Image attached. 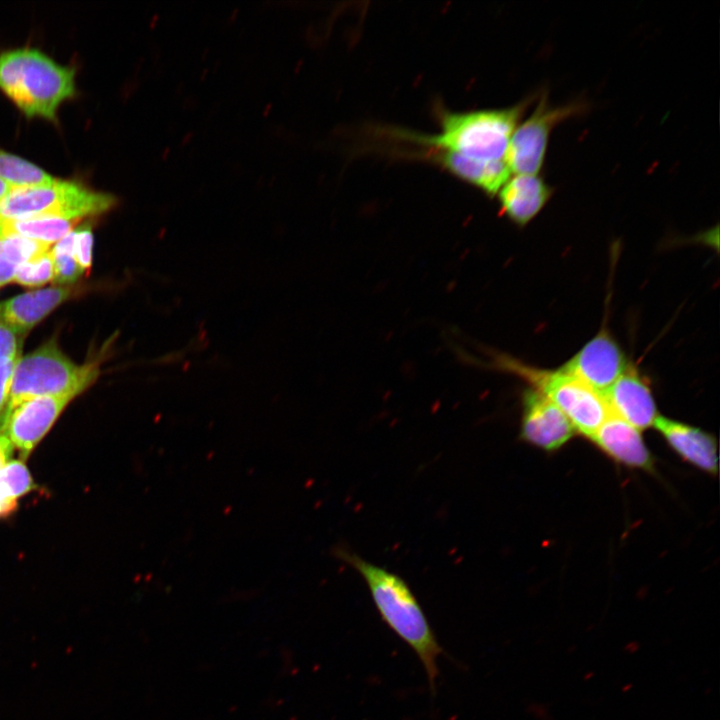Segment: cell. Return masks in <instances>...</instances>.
Segmentation results:
<instances>
[{"label":"cell","instance_id":"6da1fadb","mask_svg":"<svg viewBox=\"0 0 720 720\" xmlns=\"http://www.w3.org/2000/svg\"><path fill=\"white\" fill-rule=\"evenodd\" d=\"M336 555L361 575L380 617L414 651L434 689L442 650L409 585L397 574L345 548H338Z\"/></svg>","mask_w":720,"mask_h":720},{"label":"cell","instance_id":"7a4b0ae2","mask_svg":"<svg viewBox=\"0 0 720 720\" xmlns=\"http://www.w3.org/2000/svg\"><path fill=\"white\" fill-rule=\"evenodd\" d=\"M530 103L531 100H526L509 108L461 113L442 111L439 133L427 136L405 132L399 136L437 151L502 161L517 123Z\"/></svg>","mask_w":720,"mask_h":720},{"label":"cell","instance_id":"3957f363","mask_svg":"<svg viewBox=\"0 0 720 720\" xmlns=\"http://www.w3.org/2000/svg\"><path fill=\"white\" fill-rule=\"evenodd\" d=\"M75 72L37 49L0 55V88L29 117L54 120L60 104L75 92Z\"/></svg>","mask_w":720,"mask_h":720},{"label":"cell","instance_id":"277c9868","mask_svg":"<svg viewBox=\"0 0 720 720\" xmlns=\"http://www.w3.org/2000/svg\"><path fill=\"white\" fill-rule=\"evenodd\" d=\"M99 366L77 364L60 349L53 337L16 363L7 409L38 396H78L95 382Z\"/></svg>","mask_w":720,"mask_h":720},{"label":"cell","instance_id":"5b68a950","mask_svg":"<svg viewBox=\"0 0 720 720\" xmlns=\"http://www.w3.org/2000/svg\"><path fill=\"white\" fill-rule=\"evenodd\" d=\"M117 199L73 181L56 179L52 184L12 189L0 202V221L37 217L79 219L112 209Z\"/></svg>","mask_w":720,"mask_h":720},{"label":"cell","instance_id":"8992f818","mask_svg":"<svg viewBox=\"0 0 720 720\" xmlns=\"http://www.w3.org/2000/svg\"><path fill=\"white\" fill-rule=\"evenodd\" d=\"M500 368L527 379L568 418L574 430L591 438L610 415L602 393L562 368L556 371L534 369L516 360L496 359Z\"/></svg>","mask_w":720,"mask_h":720},{"label":"cell","instance_id":"52a82bcc","mask_svg":"<svg viewBox=\"0 0 720 720\" xmlns=\"http://www.w3.org/2000/svg\"><path fill=\"white\" fill-rule=\"evenodd\" d=\"M582 111L581 104L552 107L543 95L532 115L511 136L505 157L510 170L536 175L542 168L553 127Z\"/></svg>","mask_w":720,"mask_h":720},{"label":"cell","instance_id":"ba28073f","mask_svg":"<svg viewBox=\"0 0 720 720\" xmlns=\"http://www.w3.org/2000/svg\"><path fill=\"white\" fill-rule=\"evenodd\" d=\"M74 398L54 395L26 399L4 412L0 433L17 448L21 459H26Z\"/></svg>","mask_w":720,"mask_h":720},{"label":"cell","instance_id":"9c48e42d","mask_svg":"<svg viewBox=\"0 0 720 720\" xmlns=\"http://www.w3.org/2000/svg\"><path fill=\"white\" fill-rule=\"evenodd\" d=\"M627 367L619 344L603 329L566 362L562 369L603 393Z\"/></svg>","mask_w":720,"mask_h":720},{"label":"cell","instance_id":"30bf717a","mask_svg":"<svg viewBox=\"0 0 720 720\" xmlns=\"http://www.w3.org/2000/svg\"><path fill=\"white\" fill-rule=\"evenodd\" d=\"M521 438L545 450L565 444L574 428L563 412L543 393L534 388L524 391L522 398Z\"/></svg>","mask_w":720,"mask_h":720},{"label":"cell","instance_id":"8fae6325","mask_svg":"<svg viewBox=\"0 0 720 720\" xmlns=\"http://www.w3.org/2000/svg\"><path fill=\"white\" fill-rule=\"evenodd\" d=\"M602 395L611 413L638 430L650 427L658 417L649 385L630 366Z\"/></svg>","mask_w":720,"mask_h":720},{"label":"cell","instance_id":"7c38bea8","mask_svg":"<svg viewBox=\"0 0 720 720\" xmlns=\"http://www.w3.org/2000/svg\"><path fill=\"white\" fill-rule=\"evenodd\" d=\"M74 293L73 286H54L14 296L0 303V318L23 336Z\"/></svg>","mask_w":720,"mask_h":720},{"label":"cell","instance_id":"4fadbf2b","mask_svg":"<svg viewBox=\"0 0 720 720\" xmlns=\"http://www.w3.org/2000/svg\"><path fill=\"white\" fill-rule=\"evenodd\" d=\"M591 439L608 456L630 467L651 470L652 456L638 429L610 413Z\"/></svg>","mask_w":720,"mask_h":720},{"label":"cell","instance_id":"5bb4252c","mask_svg":"<svg viewBox=\"0 0 720 720\" xmlns=\"http://www.w3.org/2000/svg\"><path fill=\"white\" fill-rule=\"evenodd\" d=\"M551 195V187L539 176L517 174L499 190V202L505 216L524 226L543 209Z\"/></svg>","mask_w":720,"mask_h":720},{"label":"cell","instance_id":"9a60e30c","mask_svg":"<svg viewBox=\"0 0 720 720\" xmlns=\"http://www.w3.org/2000/svg\"><path fill=\"white\" fill-rule=\"evenodd\" d=\"M653 425L686 461L704 471L717 472V446L710 434L661 416L657 417Z\"/></svg>","mask_w":720,"mask_h":720},{"label":"cell","instance_id":"2e32d148","mask_svg":"<svg viewBox=\"0 0 720 720\" xmlns=\"http://www.w3.org/2000/svg\"><path fill=\"white\" fill-rule=\"evenodd\" d=\"M433 160L449 173L471 184L488 195H495L509 179L510 168L506 160L483 161L457 153L435 150Z\"/></svg>","mask_w":720,"mask_h":720},{"label":"cell","instance_id":"e0dca14e","mask_svg":"<svg viewBox=\"0 0 720 720\" xmlns=\"http://www.w3.org/2000/svg\"><path fill=\"white\" fill-rule=\"evenodd\" d=\"M80 221L60 217L0 221V237L19 236L51 245L72 231Z\"/></svg>","mask_w":720,"mask_h":720},{"label":"cell","instance_id":"ac0fdd59","mask_svg":"<svg viewBox=\"0 0 720 720\" xmlns=\"http://www.w3.org/2000/svg\"><path fill=\"white\" fill-rule=\"evenodd\" d=\"M49 248L48 244L19 236L0 237V287L13 281L21 264L42 255Z\"/></svg>","mask_w":720,"mask_h":720},{"label":"cell","instance_id":"d6986e66","mask_svg":"<svg viewBox=\"0 0 720 720\" xmlns=\"http://www.w3.org/2000/svg\"><path fill=\"white\" fill-rule=\"evenodd\" d=\"M0 180L11 189L52 184L56 179L35 164L0 149Z\"/></svg>","mask_w":720,"mask_h":720},{"label":"cell","instance_id":"ffe728a7","mask_svg":"<svg viewBox=\"0 0 720 720\" xmlns=\"http://www.w3.org/2000/svg\"><path fill=\"white\" fill-rule=\"evenodd\" d=\"M73 230L56 242L51 249L54 263L53 282L57 286H73L85 273L74 258Z\"/></svg>","mask_w":720,"mask_h":720},{"label":"cell","instance_id":"44dd1931","mask_svg":"<svg viewBox=\"0 0 720 720\" xmlns=\"http://www.w3.org/2000/svg\"><path fill=\"white\" fill-rule=\"evenodd\" d=\"M54 278V263L51 250L21 264L13 281L25 287H40Z\"/></svg>","mask_w":720,"mask_h":720},{"label":"cell","instance_id":"7402d4cb","mask_svg":"<svg viewBox=\"0 0 720 720\" xmlns=\"http://www.w3.org/2000/svg\"><path fill=\"white\" fill-rule=\"evenodd\" d=\"M0 482L15 500L35 488L33 478L27 466L21 460H9L0 468Z\"/></svg>","mask_w":720,"mask_h":720},{"label":"cell","instance_id":"603a6c76","mask_svg":"<svg viewBox=\"0 0 720 720\" xmlns=\"http://www.w3.org/2000/svg\"><path fill=\"white\" fill-rule=\"evenodd\" d=\"M73 254L79 266L86 272L92 263L93 232L90 223L74 228Z\"/></svg>","mask_w":720,"mask_h":720},{"label":"cell","instance_id":"cb8c5ba5","mask_svg":"<svg viewBox=\"0 0 720 720\" xmlns=\"http://www.w3.org/2000/svg\"><path fill=\"white\" fill-rule=\"evenodd\" d=\"M20 357L0 358V420L8 404L15 366Z\"/></svg>","mask_w":720,"mask_h":720},{"label":"cell","instance_id":"d4e9b609","mask_svg":"<svg viewBox=\"0 0 720 720\" xmlns=\"http://www.w3.org/2000/svg\"><path fill=\"white\" fill-rule=\"evenodd\" d=\"M21 337L0 318V358L21 356Z\"/></svg>","mask_w":720,"mask_h":720},{"label":"cell","instance_id":"484cf974","mask_svg":"<svg viewBox=\"0 0 720 720\" xmlns=\"http://www.w3.org/2000/svg\"><path fill=\"white\" fill-rule=\"evenodd\" d=\"M17 508V500L13 499L0 482V518H5Z\"/></svg>","mask_w":720,"mask_h":720},{"label":"cell","instance_id":"4316f807","mask_svg":"<svg viewBox=\"0 0 720 720\" xmlns=\"http://www.w3.org/2000/svg\"><path fill=\"white\" fill-rule=\"evenodd\" d=\"M13 445L6 436L0 433V468L4 466L13 454Z\"/></svg>","mask_w":720,"mask_h":720},{"label":"cell","instance_id":"83f0119b","mask_svg":"<svg viewBox=\"0 0 720 720\" xmlns=\"http://www.w3.org/2000/svg\"><path fill=\"white\" fill-rule=\"evenodd\" d=\"M12 189L4 183L2 180H0V202L5 198V196L11 191Z\"/></svg>","mask_w":720,"mask_h":720}]
</instances>
